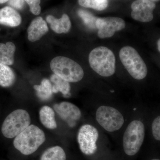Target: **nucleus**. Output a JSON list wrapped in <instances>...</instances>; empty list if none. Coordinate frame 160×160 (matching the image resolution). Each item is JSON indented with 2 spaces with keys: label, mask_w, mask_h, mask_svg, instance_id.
I'll list each match as a JSON object with an SVG mask.
<instances>
[{
  "label": "nucleus",
  "mask_w": 160,
  "mask_h": 160,
  "mask_svg": "<svg viewBox=\"0 0 160 160\" xmlns=\"http://www.w3.org/2000/svg\"><path fill=\"white\" fill-rule=\"evenodd\" d=\"M45 141L46 136L43 130L31 125L16 137L13 146L22 154L29 155L36 151Z\"/></svg>",
  "instance_id": "obj_1"
},
{
  "label": "nucleus",
  "mask_w": 160,
  "mask_h": 160,
  "mask_svg": "<svg viewBox=\"0 0 160 160\" xmlns=\"http://www.w3.org/2000/svg\"><path fill=\"white\" fill-rule=\"evenodd\" d=\"M92 69L101 76L109 77L115 72V58L110 49L104 46L95 48L89 55Z\"/></svg>",
  "instance_id": "obj_2"
},
{
  "label": "nucleus",
  "mask_w": 160,
  "mask_h": 160,
  "mask_svg": "<svg viewBox=\"0 0 160 160\" xmlns=\"http://www.w3.org/2000/svg\"><path fill=\"white\" fill-rule=\"evenodd\" d=\"M50 66L54 74L69 82H77L84 77L82 67L73 60L65 57L54 58Z\"/></svg>",
  "instance_id": "obj_3"
},
{
  "label": "nucleus",
  "mask_w": 160,
  "mask_h": 160,
  "mask_svg": "<svg viewBox=\"0 0 160 160\" xmlns=\"http://www.w3.org/2000/svg\"><path fill=\"white\" fill-rule=\"evenodd\" d=\"M119 57L123 66L133 78L142 80L148 73L146 63L135 49L126 46L120 50Z\"/></svg>",
  "instance_id": "obj_4"
},
{
  "label": "nucleus",
  "mask_w": 160,
  "mask_h": 160,
  "mask_svg": "<svg viewBox=\"0 0 160 160\" xmlns=\"http://www.w3.org/2000/svg\"><path fill=\"white\" fill-rule=\"evenodd\" d=\"M145 136V126L141 121L134 120L129 123L123 138V149L126 154H136L142 145Z\"/></svg>",
  "instance_id": "obj_5"
},
{
  "label": "nucleus",
  "mask_w": 160,
  "mask_h": 160,
  "mask_svg": "<svg viewBox=\"0 0 160 160\" xmlns=\"http://www.w3.org/2000/svg\"><path fill=\"white\" fill-rule=\"evenodd\" d=\"M31 118L28 112L17 109L6 118L2 127L3 136L7 138H15L30 125Z\"/></svg>",
  "instance_id": "obj_6"
},
{
  "label": "nucleus",
  "mask_w": 160,
  "mask_h": 160,
  "mask_svg": "<svg viewBox=\"0 0 160 160\" xmlns=\"http://www.w3.org/2000/svg\"><path fill=\"white\" fill-rule=\"evenodd\" d=\"M96 118L100 126L109 132L118 130L124 123L122 114L118 109L109 106L99 107L96 113Z\"/></svg>",
  "instance_id": "obj_7"
},
{
  "label": "nucleus",
  "mask_w": 160,
  "mask_h": 160,
  "mask_svg": "<svg viewBox=\"0 0 160 160\" xmlns=\"http://www.w3.org/2000/svg\"><path fill=\"white\" fill-rule=\"evenodd\" d=\"M99 137L98 129L92 125L86 124L80 127L77 140L80 150L86 155L94 154L98 149L97 146Z\"/></svg>",
  "instance_id": "obj_8"
},
{
  "label": "nucleus",
  "mask_w": 160,
  "mask_h": 160,
  "mask_svg": "<svg viewBox=\"0 0 160 160\" xmlns=\"http://www.w3.org/2000/svg\"><path fill=\"white\" fill-rule=\"evenodd\" d=\"M125 27V21L119 18H98L96 22L98 36L100 38L111 37L116 32L120 31Z\"/></svg>",
  "instance_id": "obj_9"
},
{
  "label": "nucleus",
  "mask_w": 160,
  "mask_h": 160,
  "mask_svg": "<svg viewBox=\"0 0 160 160\" xmlns=\"http://www.w3.org/2000/svg\"><path fill=\"white\" fill-rule=\"evenodd\" d=\"M155 4L148 0H137L131 5V17L133 19L148 22L153 18V11Z\"/></svg>",
  "instance_id": "obj_10"
},
{
  "label": "nucleus",
  "mask_w": 160,
  "mask_h": 160,
  "mask_svg": "<svg viewBox=\"0 0 160 160\" xmlns=\"http://www.w3.org/2000/svg\"><path fill=\"white\" fill-rule=\"evenodd\" d=\"M53 108L60 117L71 127L75 126L82 116L81 110L77 106L69 102H63L59 104H55Z\"/></svg>",
  "instance_id": "obj_11"
},
{
  "label": "nucleus",
  "mask_w": 160,
  "mask_h": 160,
  "mask_svg": "<svg viewBox=\"0 0 160 160\" xmlns=\"http://www.w3.org/2000/svg\"><path fill=\"white\" fill-rule=\"evenodd\" d=\"M49 31L46 21L38 17L32 20L28 29V39L31 42L38 41Z\"/></svg>",
  "instance_id": "obj_12"
},
{
  "label": "nucleus",
  "mask_w": 160,
  "mask_h": 160,
  "mask_svg": "<svg viewBox=\"0 0 160 160\" xmlns=\"http://www.w3.org/2000/svg\"><path fill=\"white\" fill-rule=\"evenodd\" d=\"M22 22L20 13L10 6L0 9V24L14 27L20 26Z\"/></svg>",
  "instance_id": "obj_13"
},
{
  "label": "nucleus",
  "mask_w": 160,
  "mask_h": 160,
  "mask_svg": "<svg viewBox=\"0 0 160 160\" xmlns=\"http://www.w3.org/2000/svg\"><path fill=\"white\" fill-rule=\"evenodd\" d=\"M46 20L47 22L50 24L52 29L59 34L67 33L71 29V22L67 14H63L59 19L56 18L53 16L49 15L46 17Z\"/></svg>",
  "instance_id": "obj_14"
},
{
  "label": "nucleus",
  "mask_w": 160,
  "mask_h": 160,
  "mask_svg": "<svg viewBox=\"0 0 160 160\" xmlns=\"http://www.w3.org/2000/svg\"><path fill=\"white\" fill-rule=\"evenodd\" d=\"M16 46L14 43L8 42L6 44L0 43V63L7 66L13 65Z\"/></svg>",
  "instance_id": "obj_15"
},
{
  "label": "nucleus",
  "mask_w": 160,
  "mask_h": 160,
  "mask_svg": "<svg viewBox=\"0 0 160 160\" xmlns=\"http://www.w3.org/2000/svg\"><path fill=\"white\" fill-rule=\"evenodd\" d=\"M39 117L41 123L47 129H54L57 128L54 111L51 107L43 106L39 111Z\"/></svg>",
  "instance_id": "obj_16"
},
{
  "label": "nucleus",
  "mask_w": 160,
  "mask_h": 160,
  "mask_svg": "<svg viewBox=\"0 0 160 160\" xmlns=\"http://www.w3.org/2000/svg\"><path fill=\"white\" fill-rule=\"evenodd\" d=\"M50 82L52 83V91L53 93L61 92L65 98L70 96V86L69 82L53 74L50 77Z\"/></svg>",
  "instance_id": "obj_17"
},
{
  "label": "nucleus",
  "mask_w": 160,
  "mask_h": 160,
  "mask_svg": "<svg viewBox=\"0 0 160 160\" xmlns=\"http://www.w3.org/2000/svg\"><path fill=\"white\" fill-rule=\"evenodd\" d=\"M16 75L9 66L0 63V86L9 87L14 84Z\"/></svg>",
  "instance_id": "obj_18"
},
{
  "label": "nucleus",
  "mask_w": 160,
  "mask_h": 160,
  "mask_svg": "<svg viewBox=\"0 0 160 160\" xmlns=\"http://www.w3.org/2000/svg\"><path fill=\"white\" fill-rule=\"evenodd\" d=\"M33 88L37 92L38 97L42 101L49 100L53 93L51 82L47 79H43L41 85H35Z\"/></svg>",
  "instance_id": "obj_19"
},
{
  "label": "nucleus",
  "mask_w": 160,
  "mask_h": 160,
  "mask_svg": "<svg viewBox=\"0 0 160 160\" xmlns=\"http://www.w3.org/2000/svg\"><path fill=\"white\" fill-rule=\"evenodd\" d=\"M40 160H66V152L60 146H53L43 152Z\"/></svg>",
  "instance_id": "obj_20"
},
{
  "label": "nucleus",
  "mask_w": 160,
  "mask_h": 160,
  "mask_svg": "<svg viewBox=\"0 0 160 160\" xmlns=\"http://www.w3.org/2000/svg\"><path fill=\"white\" fill-rule=\"evenodd\" d=\"M80 6L85 8H92L98 11H102L108 6V0H78Z\"/></svg>",
  "instance_id": "obj_21"
},
{
  "label": "nucleus",
  "mask_w": 160,
  "mask_h": 160,
  "mask_svg": "<svg viewBox=\"0 0 160 160\" xmlns=\"http://www.w3.org/2000/svg\"><path fill=\"white\" fill-rule=\"evenodd\" d=\"M78 14L82 20L83 22L86 26L90 29H96V22L97 20V18L95 17L89 12L83 9H81L78 10Z\"/></svg>",
  "instance_id": "obj_22"
},
{
  "label": "nucleus",
  "mask_w": 160,
  "mask_h": 160,
  "mask_svg": "<svg viewBox=\"0 0 160 160\" xmlns=\"http://www.w3.org/2000/svg\"><path fill=\"white\" fill-rule=\"evenodd\" d=\"M29 6V9L32 14L38 15L41 13V0H24Z\"/></svg>",
  "instance_id": "obj_23"
},
{
  "label": "nucleus",
  "mask_w": 160,
  "mask_h": 160,
  "mask_svg": "<svg viewBox=\"0 0 160 160\" xmlns=\"http://www.w3.org/2000/svg\"><path fill=\"white\" fill-rule=\"evenodd\" d=\"M152 131L153 138L157 141H160V117H157L153 120L152 125Z\"/></svg>",
  "instance_id": "obj_24"
},
{
  "label": "nucleus",
  "mask_w": 160,
  "mask_h": 160,
  "mask_svg": "<svg viewBox=\"0 0 160 160\" xmlns=\"http://www.w3.org/2000/svg\"><path fill=\"white\" fill-rule=\"evenodd\" d=\"M25 2L24 0H9L8 4L13 9L21 10L24 8Z\"/></svg>",
  "instance_id": "obj_25"
},
{
  "label": "nucleus",
  "mask_w": 160,
  "mask_h": 160,
  "mask_svg": "<svg viewBox=\"0 0 160 160\" xmlns=\"http://www.w3.org/2000/svg\"><path fill=\"white\" fill-rule=\"evenodd\" d=\"M9 0H0V4H4L8 2Z\"/></svg>",
  "instance_id": "obj_26"
},
{
  "label": "nucleus",
  "mask_w": 160,
  "mask_h": 160,
  "mask_svg": "<svg viewBox=\"0 0 160 160\" xmlns=\"http://www.w3.org/2000/svg\"><path fill=\"white\" fill-rule=\"evenodd\" d=\"M160 40L159 39L158 41V49L159 51H160Z\"/></svg>",
  "instance_id": "obj_27"
},
{
  "label": "nucleus",
  "mask_w": 160,
  "mask_h": 160,
  "mask_svg": "<svg viewBox=\"0 0 160 160\" xmlns=\"http://www.w3.org/2000/svg\"><path fill=\"white\" fill-rule=\"evenodd\" d=\"M148 1H150V2H158L160 0H148Z\"/></svg>",
  "instance_id": "obj_28"
},
{
  "label": "nucleus",
  "mask_w": 160,
  "mask_h": 160,
  "mask_svg": "<svg viewBox=\"0 0 160 160\" xmlns=\"http://www.w3.org/2000/svg\"><path fill=\"white\" fill-rule=\"evenodd\" d=\"M151 160H160L158 159H152Z\"/></svg>",
  "instance_id": "obj_29"
}]
</instances>
